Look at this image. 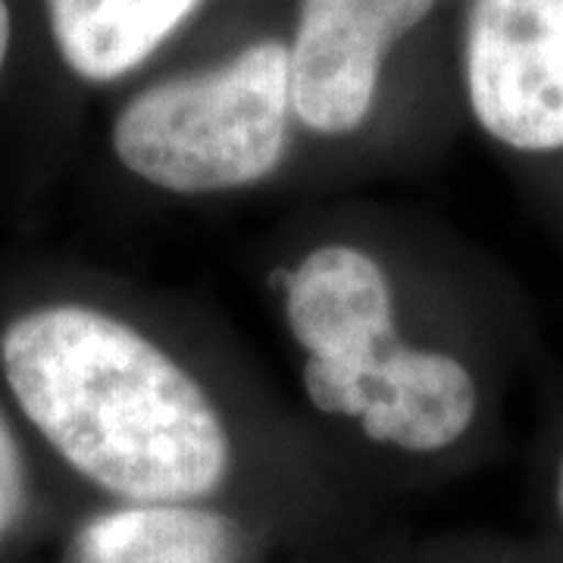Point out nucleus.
Listing matches in <instances>:
<instances>
[{"mask_svg":"<svg viewBox=\"0 0 563 563\" xmlns=\"http://www.w3.org/2000/svg\"><path fill=\"white\" fill-rule=\"evenodd\" d=\"M0 373L51 451L113 504H217L235 470L203 383L117 313L41 303L0 332Z\"/></svg>","mask_w":563,"mask_h":563,"instance_id":"1","label":"nucleus"},{"mask_svg":"<svg viewBox=\"0 0 563 563\" xmlns=\"http://www.w3.org/2000/svg\"><path fill=\"white\" fill-rule=\"evenodd\" d=\"M479 404L476 373L457 354L401 339L344 391L332 420L354 422L388 451L435 457L473 432Z\"/></svg>","mask_w":563,"mask_h":563,"instance_id":"6","label":"nucleus"},{"mask_svg":"<svg viewBox=\"0 0 563 563\" xmlns=\"http://www.w3.org/2000/svg\"><path fill=\"white\" fill-rule=\"evenodd\" d=\"M295 125L288 41L257 38L135 91L110 122V151L154 191L213 198L273 179Z\"/></svg>","mask_w":563,"mask_h":563,"instance_id":"2","label":"nucleus"},{"mask_svg":"<svg viewBox=\"0 0 563 563\" xmlns=\"http://www.w3.org/2000/svg\"><path fill=\"white\" fill-rule=\"evenodd\" d=\"M10 47H13V10L7 0H0V73L7 66Z\"/></svg>","mask_w":563,"mask_h":563,"instance_id":"11","label":"nucleus"},{"mask_svg":"<svg viewBox=\"0 0 563 563\" xmlns=\"http://www.w3.org/2000/svg\"><path fill=\"white\" fill-rule=\"evenodd\" d=\"M461 81L492 144L529 161L563 157V0H470Z\"/></svg>","mask_w":563,"mask_h":563,"instance_id":"3","label":"nucleus"},{"mask_svg":"<svg viewBox=\"0 0 563 563\" xmlns=\"http://www.w3.org/2000/svg\"><path fill=\"white\" fill-rule=\"evenodd\" d=\"M207 0H44L54 51L69 76L113 85L154 60Z\"/></svg>","mask_w":563,"mask_h":563,"instance_id":"7","label":"nucleus"},{"mask_svg":"<svg viewBox=\"0 0 563 563\" xmlns=\"http://www.w3.org/2000/svg\"><path fill=\"white\" fill-rule=\"evenodd\" d=\"M29 507V466L22 444L0 407V544L7 542Z\"/></svg>","mask_w":563,"mask_h":563,"instance_id":"9","label":"nucleus"},{"mask_svg":"<svg viewBox=\"0 0 563 563\" xmlns=\"http://www.w3.org/2000/svg\"><path fill=\"white\" fill-rule=\"evenodd\" d=\"M244 551L220 504H110L76 529L66 563H244Z\"/></svg>","mask_w":563,"mask_h":563,"instance_id":"8","label":"nucleus"},{"mask_svg":"<svg viewBox=\"0 0 563 563\" xmlns=\"http://www.w3.org/2000/svg\"><path fill=\"white\" fill-rule=\"evenodd\" d=\"M439 0H298L288 38L295 117L317 139H351L369 122L395 47Z\"/></svg>","mask_w":563,"mask_h":563,"instance_id":"5","label":"nucleus"},{"mask_svg":"<svg viewBox=\"0 0 563 563\" xmlns=\"http://www.w3.org/2000/svg\"><path fill=\"white\" fill-rule=\"evenodd\" d=\"M548 526H551V539L558 548V563H563V444L551 466V479H548Z\"/></svg>","mask_w":563,"mask_h":563,"instance_id":"10","label":"nucleus"},{"mask_svg":"<svg viewBox=\"0 0 563 563\" xmlns=\"http://www.w3.org/2000/svg\"><path fill=\"white\" fill-rule=\"evenodd\" d=\"M282 317L301 351V388L329 417L344 391L401 342L398 291L361 244L310 247L282 279Z\"/></svg>","mask_w":563,"mask_h":563,"instance_id":"4","label":"nucleus"}]
</instances>
